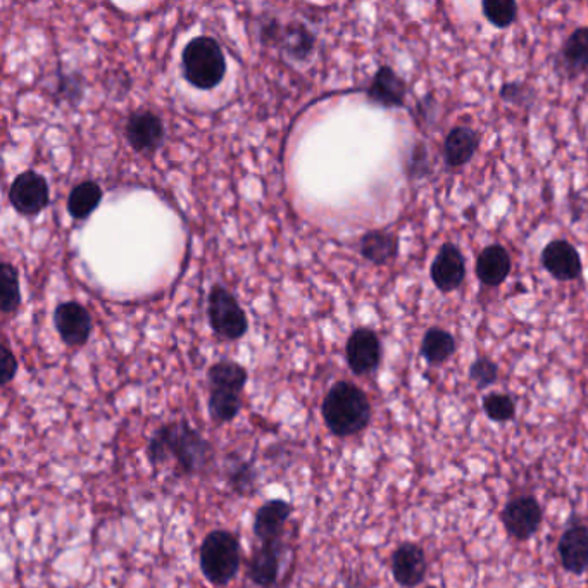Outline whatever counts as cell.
<instances>
[{
  "label": "cell",
  "instance_id": "cell-12",
  "mask_svg": "<svg viewBox=\"0 0 588 588\" xmlns=\"http://www.w3.org/2000/svg\"><path fill=\"white\" fill-rule=\"evenodd\" d=\"M430 276L435 287L449 294L461 287L466 276V261L461 251L454 244H444L440 247L435 261L430 268Z\"/></svg>",
  "mask_w": 588,
  "mask_h": 588
},
{
  "label": "cell",
  "instance_id": "cell-25",
  "mask_svg": "<svg viewBox=\"0 0 588 588\" xmlns=\"http://www.w3.org/2000/svg\"><path fill=\"white\" fill-rule=\"evenodd\" d=\"M563 64L571 76L580 75L588 69V26H582L571 33L564 44Z\"/></svg>",
  "mask_w": 588,
  "mask_h": 588
},
{
  "label": "cell",
  "instance_id": "cell-14",
  "mask_svg": "<svg viewBox=\"0 0 588 588\" xmlns=\"http://www.w3.org/2000/svg\"><path fill=\"white\" fill-rule=\"evenodd\" d=\"M542 264L559 282H571L582 275V257L575 245L566 240H554L542 252Z\"/></svg>",
  "mask_w": 588,
  "mask_h": 588
},
{
  "label": "cell",
  "instance_id": "cell-16",
  "mask_svg": "<svg viewBox=\"0 0 588 588\" xmlns=\"http://www.w3.org/2000/svg\"><path fill=\"white\" fill-rule=\"evenodd\" d=\"M559 559L566 571L582 575L588 568V526L573 525L559 538Z\"/></svg>",
  "mask_w": 588,
  "mask_h": 588
},
{
  "label": "cell",
  "instance_id": "cell-28",
  "mask_svg": "<svg viewBox=\"0 0 588 588\" xmlns=\"http://www.w3.org/2000/svg\"><path fill=\"white\" fill-rule=\"evenodd\" d=\"M21 304V287L18 271L13 264L2 263L0 266V309L2 313L11 314Z\"/></svg>",
  "mask_w": 588,
  "mask_h": 588
},
{
  "label": "cell",
  "instance_id": "cell-30",
  "mask_svg": "<svg viewBox=\"0 0 588 588\" xmlns=\"http://www.w3.org/2000/svg\"><path fill=\"white\" fill-rule=\"evenodd\" d=\"M483 411L488 418L497 423L513 420L516 414V404L506 394H490L483 399Z\"/></svg>",
  "mask_w": 588,
  "mask_h": 588
},
{
  "label": "cell",
  "instance_id": "cell-11",
  "mask_svg": "<svg viewBox=\"0 0 588 588\" xmlns=\"http://www.w3.org/2000/svg\"><path fill=\"white\" fill-rule=\"evenodd\" d=\"M294 514V506L283 499H269L257 509L252 521V532L259 542L283 540L285 526Z\"/></svg>",
  "mask_w": 588,
  "mask_h": 588
},
{
  "label": "cell",
  "instance_id": "cell-29",
  "mask_svg": "<svg viewBox=\"0 0 588 588\" xmlns=\"http://www.w3.org/2000/svg\"><path fill=\"white\" fill-rule=\"evenodd\" d=\"M482 9L485 18L497 28L513 25L518 16V4L514 0H485Z\"/></svg>",
  "mask_w": 588,
  "mask_h": 588
},
{
  "label": "cell",
  "instance_id": "cell-18",
  "mask_svg": "<svg viewBox=\"0 0 588 588\" xmlns=\"http://www.w3.org/2000/svg\"><path fill=\"white\" fill-rule=\"evenodd\" d=\"M513 261L506 247L494 244L485 247L476 261V276L487 287H499L511 273Z\"/></svg>",
  "mask_w": 588,
  "mask_h": 588
},
{
  "label": "cell",
  "instance_id": "cell-32",
  "mask_svg": "<svg viewBox=\"0 0 588 588\" xmlns=\"http://www.w3.org/2000/svg\"><path fill=\"white\" fill-rule=\"evenodd\" d=\"M18 373V359L14 356L13 351L7 347V344L2 345V352H0V385L6 387L13 382L14 376Z\"/></svg>",
  "mask_w": 588,
  "mask_h": 588
},
{
  "label": "cell",
  "instance_id": "cell-33",
  "mask_svg": "<svg viewBox=\"0 0 588 588\" xmlns=\"http://www.w3.org/2000/svg\"><path fill=\"white\" fill-rule=\"evenodd\" d=\"M409 176L411 178H423L430 173V164H428V154L423 144L414 147L411 159H409Z\"/></svg>",
  "mask_w": 588,
  "mask_h": 588
},
{
  "label": "cell",
  "instance_id": "cell-34",
  "mask_svg": "<svg viewBox=\"0 0 588 588\" xmlns=\"http://www.w3.org/2000/svg\"><path fill=\"white\" fill-rule=\"evenodd\" d=\"M425 588H437V587H425Z\"/></svg>",
  "mask_w": 588,
  "mask_h": 588
},
{
  "label": "cell",
  "instance_id": "cell-10",
  "mask_svg": "<svg viewBox=\"0 0 588 588\" xmlns=\"http://www.w3.org/2000/svg\"><path fill=\"white\" fill-rule=\"evenodd\" d=\"M54 325H56L59 337L69 347H82L87 344L92 333V318L87 309L78 302H63L56 307L54 313Z\"/></svg>",
  "mask_w": 588,
  "mask_h": 588
},
{
  "label": "cell",
  "instance_id": "cell-26",
  "mask_svg": "<svg viewBox=\"0 0 588 588\" xmlns=\"http://www.w3.org/2000/svg\"><path fill=\"white\" fill-rule=\"evenodd\" d=\"M226 483L230 485L235 494L240 497H249L256 494L257 473L251 461H245L242 457L232 456L226 464Z\"/></svg>",
  "mask_w": 588,
  "mask_h": 588
},
{
  "label": "cell",
  "instance_id": "cell-5",
  "mask_svg": "<svg viewBox=\"0 0 588 588\" xmlns=\"http://www.w3.org/2000/svg\"><path fill=\"white\" fill-rule=\"evenodd\" d=\"M207 314L214 332L225 340H238L247 333L249 323L244 309L238 304L235 295L221 285H214L209 292Z\"/></svg>",
  "mask_w": 588,
  "mask_h": 588
},
{
  "label": "cell",
  "instance_id": "cell-7",
  "mask_svg": "<svg viewBox=\"0 0 588 588\" xmlns=\"http://www.w3.org/2000/svg\"><path fill=\"white\" fill-rule=\"evenodd\" d=\"M345 356L354 375H371L382 363V342L370 328H357L347 340Z\"/></svg>",
  "mask_w": 588,
  "mask_h": 588
},
{
  "label": "cell",
  "instance_id": "cell-21",
  "mask_svg": "<svg viewBox=\"0 0 588 588\" xmlns=\"http://www.w3.org/2000/svg\"><path fill=\"white\" fill-rule=\"evenodd\" d=\"M359 249L364 259H368L370 263L387 264L388 261L395 259L399 252V238L394 233L375 230L361 238Z\"/></svg>",
  "mask_w": 588,
  "mask_h": 588
},
{
  "label": "cell",
  "instance_id": "cell-13",
  "mask_svg": "<svg viewBox=\"0 0 588 588\" xmlns=\"http://www.w3.org/2000/svg\"><path fill=\"white\" fill-rule=\"evenodd\" d=\"M426 564L423 547L413 542H404L392 554V575L401 587H418L425 580Z\"/></svg>",
  "mask_w": 588,
  "mask_h": 588
},
{
  "label": "cell",
  "instance_id": "cell-24",
  "mask_svg": "<svg viewBox=\"0 0 588 588\" xmlns=\"http://www.w3.org/2000/svg\"><path fill=\"white\" fill-rule=\"evenodd\" d=\"M207 411L211 420L216 425H226L235 420L240 411H242V399L240 394L232 390H221V388H211L209 399H207Z\"/></svg>",
  "mask_w": 588,
  "mask_h": 588
},
{
  "label": "cell",
  "instance_id": "cell-1",
  "mask_svg": "<svg viewBox=\"0 0 588 588\" xmlns=\"http://www.w3.org/2000/svg\"><path fill=\"white\" fill-rule=\"evenodd\" d=\"M145 456L154 468L175 459L180 475H201L213 463V444L202 437V433L188 421H171L161 425L152 433Z\"/></svg>",
  "mask_w": 588,
  "mask_h": 588
},
{
  "label": "cell",
  "instance_id": "cell-4",
  "mask_svg": "<svg viewBox=\"0 0 588 588\" xmlns=\"http://www.w3.org/2000/svg\"><path fill=\"white\" fill-rule=\"evenodd\" d=\"M182 68L190 85L211 90L225 78V54L214 38L197 37L190 40L183 51Z\"/></svg>",
  "mask_w": 588,
  "mask_h": 588
},
{
  "label": "cell",
  "instance_id": "cell-3",
  "mask_svg": "<svg viewBox=\"0 0 588 588\" xmlns=\"http://www.w3.org/2000/svg\"><path fill=\"white\" fill-rule=\"evenodd\" d=\"M242 564V547L237 533L216 528L207 533L199 549V566L207 582L225 587L237 576Z\"/></svg>",
  "mask_w": 588,
  "mask_h": 588
},
{
  "label": "cell",
  "instance_id": "cell-8",
  "mask_svg": "<svg viewBox=\"0 0 588 588\" xmlns=\"http://www.w3.org/2000/svg\"><path fill=\"white\" fill-rule=\"evenodd\" d=\"M502 525L516 540H528L537 533L542 523V507L535 497L523 495L509 501L501 513Z\"/></svg>",
  "mask_w": 588,
  "mask_h": 588
},
{
  "label": "cell",
  "instance_id": "cell-23",
  "mask_svg": "<svg viewBox=\"0 0 588 588\" xmlns=\"http://www.w3.org/2000/svg\"><path fill=\"white\" fill-rule=\"evenodd\" d=\"M457 344L452 333L444 328H430L421 342V356L425 357L428 364H444L454 356Z\"/></svg>",
  "mask_w": 588,
  "mask_h": 588
},
{
  "label": "cell",
  "instance_id": "cell-20",
  "mask_svg": "<svg viewBox=\"0 0 588 588\" xmlns=\"http://www.w3.org/2000/svg\"><path fill=\"white\" fill-rule=\"evenodd\" d=\"M478 145H480V137L475 130L466 126H457L445 138V164L452 169L466 166L475 157Z\"/></svg>",
  "mask_w": 588,
  "mask_h": 588
},
{
  "label": "cell",
  "instance_id": "cell-2",
  "mask_svg": "<svg viewBox=\"0 0 588 588\" xmlns=\"http://www.w3.org/2000/svg\"><path fill=\"white\" fill-rule=\"evenodd\" d=\"M321 416L333 437H354L370 425L371 402L354 383L337 382L323 399Z\"/></svg>",
  "mask_w": 588,
  "mask_h": 588
},
{
  "label": "cell",
  "instance_id": "cell-22",
  "mask_svg": "<svg viewBox=\"0 0 588 588\" xmlns=\"http://www.w3.org/2000/svg\"><path fill=\"white\" fill-rule=\"evenodd\" d=\"M247 380H249V373H247L244 366L235 363V361H228V359L214 363L207 371L209 387L232 390L237 394L244 392Z\"/></svg>",
  "mask_w": 588,
  "mask_h": 588
},
{
  "label": "cell",
  "instance_id": "cell-15",
  "mask_svg": "<svg viewBox=\"0 0 588 588\" xmlns=\"http://www.w3.org/2000/svg\"><path fill=\"white\" fill-rule=\"evenodd\" d=\"M126 138L137 152L156 151L164 140L163 119L151 111H138L126 123Z\"/></svg>",
  "mask_w": 588,
  "mask_h": 588
},
{
  "label": "cell",
  "instance_id": "cell-31",
  "mask_svg": "<svg viewBox=\"0 0 588 588\" xmlns=\"http://www.w3.org/2000/svg\"><path fill=\"white\" fill-rule=\"evenodd\" d=\"M470 378L476 387L482 388L483 390V388L490 387V385H494L497 382L499 368L488 357H480V359H476L475 363L471 364Z\"/></svg>",
  "mask_w": 588,
  "mask_h": 588
},
{
  "label": "cell",
  "instance_id": "cell-17",
  "mask_svg": "<svg viewBox=\"0 0 588 588\" xmlns=\"http://www.w3.org/2000/svg\"><path fill=\"white\" fill-rule=\"evenodd\" d=\"M407 85L401 76L395 73L390 66H382L373 76L370 88H368V99L378 106L404 107L406 106Z\"/></svg>",
  "mask_w": 588,
  "mask_h": 588
},
{
  "label": "cell",
  "instance_id": "cell-6",
  "mask_svg": "<svg viewBox=\"0 0 588 588\" xmlns=\"http://www.w3.org/2000/svg\"><path fill=\"white\" fill-rule=\"evenodd\" d=\"M9 201L19 214L35 216L49 206L51 190L44 176L35 171H25L11 185Z\"/></svg>",
  "mask_w": 588,
  "mask_h": 588
},
{
  "label": "cell",
  "instance_id": "cell-27",
  "mask_svg": "<svg viewBox=\"0 0 588 588\" xmlns=\"http://www.w3.org/2000/svg\"><path fill=\"white\" fill-rule=\"evenodd\" d=\"M102 201V188L95 182L76 185L68 199V211L75 219H85L94 213Z\"/></svg>",
  "mask_w": 588,
  "mask_h": 588
},
{
  "label": "cell",
  "instance_id": "cell-19",
  "mask_svg": "<svg viewBox=\"0 0 588 588\" xmlns=\"http://www.w3.org/2000/svg\"><path fill=\"white\" fill-rule=\"evenodd\" d=\"M264 40H280L283 49L295 57V59H306L314 49L313 33L307 30L306 26L288 25L285 28H278V23H271L263 28Z\"/></svg>",
  "mask_w": 588,
  "mask_h": 588
},
{
  "label": "cell",
  "instance_id": "cell-9",
  "mask_svg": "<svg viewBox=\"0 0 588 588\" xmlns=\"http://www.w3.org/2000/svg\"><path fill=\"white\" fill-rule=\"evenodd\" d=\"M283 554H285L283 540L261 542L256 551L252 552L247 564V578L257 587H275L282 570Z\"/></svg>",
  "mask_w": 588,
  "mask_h": 588
}]
</instances>
